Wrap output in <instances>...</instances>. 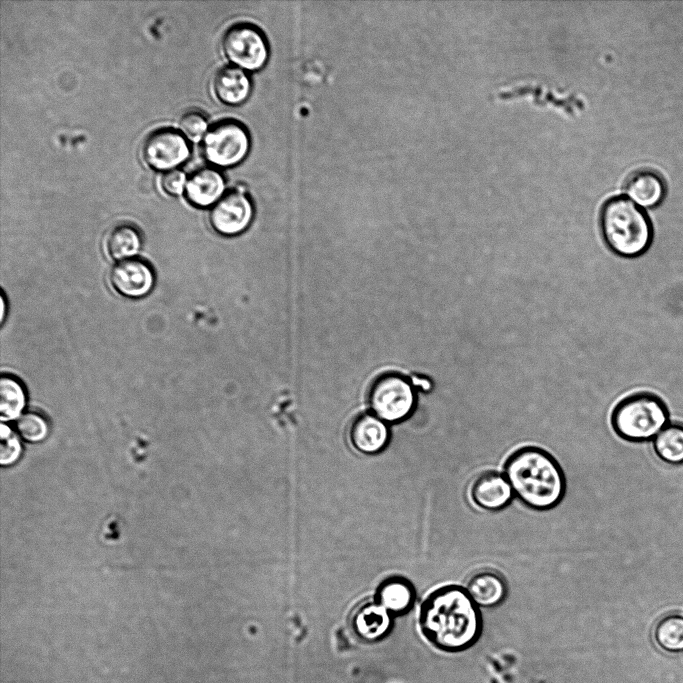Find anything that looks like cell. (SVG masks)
Listing matches in <instances>:
<instances>
[{
	"label": "cell",
	"instance_id": "e0dca14e",
	"mask_svg": "<svg viewBox=\"0 0 683 683\" xmlns=\"http://www.w3.org/2000/svg\"><path fill=\"white\" fill-rule=\"evenodd\" d=\"M416 599L413 584L403 577H390L380 583L376 591V602L392 615L408 612Z\"/></svg>",
	"mask_w": 683,
	"mask_h": 683
},
{
	"label": "cell",
	"instance_id": "9c48e42d",
	"mask_svg": "<svg viewBox=\"0 0 683 683\" xmlns=\"http://www.w3.org/2000/svg\"><path fill=\"white\" fill-rule=\"evenodd\" d=\"M189 152L186 139L177 131L167 128L150 133L142 146L144 160L157 170L179 166L187 159Z\"/></svg>",
	"mask_w": 683,
	"mask_h": 683
},
{
	"label": "cell",
	"instance_id": "4316f807",
	"mask_svg": "<svg viewBox=\"0 0 683 683\" xmlns=\"http://www.w3.org/2000/svg\"><path fill=\"white\" fill-rule=\"evenodd\" d=\"M5 316V301H4V296H1V322H3Z\"/></svg>",
	"mask_w": 683,
	"mask_h": 683
},
{
	"label": "cell",
	"instance_id": "6da1fadb",
	"mask_svg": "<svg viewBox=\"0 0 683 683\" xmlns=\"http://www.w3.org/2000/svg\"><path fill=\"white\" fill-rule=\"evenodd\" d=\"M419 624L424 637L438 650L461 652L480 638V607L462 585L448 584L433 590L422 602Z\"/></svg>",
	"mask_w": 683,
	"mask_h": 683
},
{
	"label": "cell",
	"instance_id": "cb8c5ba5",
	"mask_svg": "<svg viewBox=\"0 0 683 683\" xmlns=\"http://www.w3.org/2000/svg\"><path fill=\"white\" fill-rule=\"evenodd\" d=\"M179 128L190 140L197 142L207 130V120L201 112L190 110L180 117Z\"/></svg>",
	"mask_w": 683,
	"mask_h": 683
},
{
	"label": "cell",
	"instance_id": "7c38bea8",
	"mask_svg": "<svg viewBox=\"0 0 683 683\" xmlns=\"http://www.w3.org/2000/svg\"><path fill=\"white\" fill-rule=\"evenodd\" d=\"M393 615L378 602L360 605L352 614L351 629L365 643L383 640L391 631Z\"/></svg>",
	"mask_w": 683,
	"mask_h": 683
},
{
	"label": "cell",
	"instance_id": "d4e9b609",
	"mask_svg": "<svg viewBox=\"0 0 683 683\" xmlns=\"http://www.w3.org/2000/svg\"><path fill=\"white\" fill-rule=\"evenodd\" d=\"M0 463L1 465H10L15 462L20 453L21 445L17 436L4 423L0 426Z\"/></svg>",
	"mask_w": 683,
	"mask_h": 683
},
{
	"label": "cell",
	"instance_id": "603a6c76",
	"mask_svg": "<svg viewBox=\"0 0 683 683\" xmlns=\"http://www.w3.org/2000/svg\"><path fill=\"white\" fill-rule=\"evenodd\" d=\"M16 427L22 438L29 442L43 440L48 432L45 419L34 412L22 414L17 420Z\"/></svg>",
	"mask_w": 683,
	"mask_h": 683
},
{
	"label": "cell",
	"instance_id": "7a4b0ae2",
	"mask_svg": "<svg viewBox=\"0 0 683 683\" xmlns=\"http://www.w3.org/2000/svg\"><path fill=\"white\" fill-rule=\"evenodd\" d=\"M502 472L515 498L529 509L548 511L565 497L567 480L563 468L550 452L539 446L525 445L512 451Z\"/></svg>",
	"mask_w": 683,
	"mask_h": 683
},
{
	"label": "cell",
	"instance_id": "52a82bcc",
	"mask_svg": "<svg viewBox=\"0 0 683 683\" xmlns=\"http://www.w3.org/2000/svg\"><path fill=\"white\" fill-rule=\"evenodd\" d=\"M226 57L239 68L255 71L268 59V45L262 32L251 24L230 27L223 36Z\"/></svg>",
	"mask_w": 683,
	"mask_h": 683
},
{
	"label": "cell",
	"instance_id": "8992f818",
	"mask_svg": "<svg viewBox=\"0 0 683 683\" xmlns=\"http://www.w3.org/2000/svg\"><path fill=\"white\" fill-rule=\"evenodd\" d=\"M250 138L246 128L234 120L214 125L203 141L204 155L209 162L220 167L240 163L248 154Z\"/></svg>",
	"mask_w": 683,
	"mask_h": 683
},
{
	"label": "cell",
	"instance_id": "5bb4252c",
	"mask_svg": "<svg viewBox=\"0 0 683 683\" xmlns=\"http://www.w3.org/2000/svg\"><path fill=\"white\" fill-rule=\"evenodd\" d=\"M352 446L364 454L382 451L389 441L387 423L372 412L357 416L349 430Z\"/></svg>",
	"mask_w": 683,
	"mask_h": 683
},
{
	"label": "cell",
	"instance_id": "4fadbf2b",
	"mask_svg": "<svg viewBox=\"0 0 683 683\" xmlns=\"http://www.w3.org/2000/svg\"><path fill=\"white\" fill-rule=\"evenodd\" d=\"M464 587L480 608L499 606L509 593L505 577L491 568H483L472 573Z\"/></svg>",
	"mask_w": 683,
	"mask_h": 683
},
{
	"label": "cell",
	"instance_id": "8fae6325",
	"mask_svg": "<svg viewBox=\"0 0 683 683\" xmlns=\"http://www.w3.org/2000/svg\"><path fill=\"white\" fill-rule=\"evenodd\" d=\"M154 280L153 270L140 259L119 261L110 273L113 288L128 298H141L147 295L154 286Z\"/></svg>",
	"mask_w": 683,
	"mask_h": 683
},
{
	"label": "cell",
	"instance_id": "d6986e66",
	"mask_svg": "<svg viewBox=\"0 0 683 683\" xmlns=\"http://www.w3.org/2000/svg\"><path fill=\"white\" fill-rule=\"evenodd\" d=\"M656 454L669 464L683 463V425L671 423L653 439Z\"/></svg>",
	"mask_w": 683,
	"mask_h": 683
},
{
	"label": "cell",
	"instance_id": "9a60e30c",
	"mask_svg": "<svg viewBox=\"0 0 683 683\" xmlns=\"http://www.w3.org/2000/svg\"><path fill=\"white\" fill-rule=\"evenodd\" d=\"M185 189L191 203L207 207L214 205L224 195L225 180L217 169L203 167L191 174Z\"/></svg>",
	"mask_w": 683,
	"mask_h": 683
},
{
	"label": "cell",
	"instance_id": "ac0fdd59",
	"mask_svg": "<svg viewBox=\"0 0 683 683\" xmlns=\"http://www.w3.org/2000/svg\"><path fill=\"white\" fill-rule=\"evenodd\" d=\"M216 96L227 105H239L249 96L251 82L247 74L239 67L221 68L214 78Z\"/></svg>",
	"mask_w": 683,
	"mask_h": 683
},
{
	"label": "cell",
	"instance_id": "ffe728a7",
	"mask_svg": "<svg viewBox=\"0 0 683 683\" xmlns=\"http://www.w3.org/2000/svg\"><path fill=\"white\" fill-rule=\"evenodd\" d=\"M141 246L139 233L129 225L114 227L106 238L108 254L115 260L123 261L136 255Z\"/></svg>",
	"mask_w": 683,
	"mask_h": 683
},
{
	"label": "cell",
	"instance_id": "2e32d148",
	"mask_svg": "<svg viewBox=\"0 0 683 683\" xmlns=\"http://www.w3.org/2000/svg\"><path fill=\"white\" fill-rule=\"evenodd\" d=\"M625 190L634 203L645 208H654L663 200L666 186L657 172L642 169L629 177Z\"/></svg>",
	"mask_w": 683,
	"mask_h": 683
},
{
	"label": "cell",
	"instance_id": "3957f363",
	"mask_svg": "<svg viewBox=\"0 0 683 683\" xmlns=\"http://www.w3.org/2000/svg\"><path fill=\"white\" fill-rule=\"evenodd\" d=\"M600 230L607 247L616 255L635 258L651 246L654 236L647 213L624 196L608 199L600 212Z\"/></svg>",
	"mask_w": 683,
	"mask_h": 683
},
{
	"label": "cell",
	"instance_id": "ba28073f",
	"mask_svg": "<svg viewBox=\"0 0 683 683\" xmlns=\"http://www.w3.org/2000/svg\"><path fill=\"white\" fill-rule=\"evenodd\" d=\"M253 205L240 189L225 193L211 208L209 220L214 230L222 235L242 233L253 218Z\"/></svg>",
	"mask_w": 683,
	"mask_h": 683
},
{
	"label": "cell",
	"instance_id": "30bf717a",
	"mask_svg": "<svg viewBox=\"0 0 683 683\" xmlns=\"http://www.w3.org/2000/svg\"><path fill=\"white\" fill-rule=\"evenodd\" d=\"M470 497L477 507L490 512L507 508L515 498L503 472L496 470L483 471L474 479Z\"/></svg>",
	"mask_w": 683,
	"mask_h": 683
},
{
	"label": "cell",
	"instance_id": "5b68a950",
	"mask_svg": "<svg viewBox=\"0 0 683 683\" xmlns=\"http://www.w3.org/2000/svg\"><path fill=\"white\" fill-rule=\"evenodd\" d=\"M371 412L386 423L400 422L414 410L416 395L412 382L397 373L378 377L369 391Z\"/></svg>",
	"mask_w": 683,
	"mask_h": 683
},
{
	"label": "cell",
	"instance_id": "7402d4cb",
	"mask_svg": "<svg viewBox=\"0 0 683 683\" xmlns=\"http://www.w3.org/2000/svg\"><path fill=\"white\" fill-rule=\"evenodd\" d=\"M655 640L667 651L683 650V616L678 614L662 618L655 628Z\"/></svg>",
	"mask_w": 683,
	"mask_h": 683
},
{
	"label": "cell",
	"instance_id": "277c9868",
	"mask_svg": "<svg viewBox=\"0 0 683 683\" xmlns=\"http://www.w3.org/2000/svg\"><path fill=\"white\" fill-rule=\"evenodd\" d=\"M669 412L656 395L640 392L619 401L610 421L615 433L624 440L641 442L654 439L668 425Z\"/></svg>",
	"mask_w": 683,
	"mask_h": 683
},
{
	"label": "cell",
	"instance_id": "44dd1931",
	"mask_svg": "<svg viewBox=\"0 0 683 683\" xmlns=\"http://www.w3.org/2000/svg\"><path fill=\"white\" fill-rule=\"evenodd\" d=\"M26 404L24 388L15 378L2 376L0 379V418L3 422L20 417Z\"/></svg>",
	"mask_w": 683,
	"mask_h": 683
},
{
	"label": "cell",
	"instance_id": "484cf974",
	"mask_svg": "<svg viewBox=\"0 0 683 683\" xmlns=\"http://www.w3.org/2000/svg\"><path fill=\"white\" fill-rule=\"evenodd\" d=\"M186 176L180 170H170L162 178L163 189L171 195H179L186 186Z\"/></svg>",
	"mask_w": 683,
	"mask_h": 683
}]
</instances>
